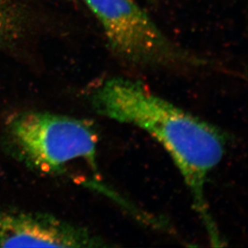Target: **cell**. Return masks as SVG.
Here are the masks:
<instances>
[{"instance_id": "1", "label": "cell", "mask_w": 248, "mask_h": 248, "mask_svg": "<svg viewBox=\"0 0 248 248\" xmlns=\"http://www.w3.org/2000/svg\"><path fill=\"white\" fill-rule=\"evenodd\" d=\"M88 100L97 114L140 128L164 147L184 178L211 245L222 247L205 194L209 173L225 154L226 137L220 129L129 78L107 79L92 89Z\"/></svg>"}, {"instance_id": "2", "label": "cell", "mask_w": 248, "mask_h": 248, "mask_svg": "<svg viewBox=\"0 0 248 248\" xmlns=\"http://www.w3.org/2000/svg\"><path fill=\"white\" fill-rule=\"evenodd\" d=\"M3 134L7 151L40 173H62L78 159L96 170L98 137L87 121L45 111H20L8 117Z\"/></svg>"}, {"instance_id": "3", "label": "cell", "mask_w": 248, "mask_h": 248, "mask_svg": "<svg viewBox=\"0 0 248 248\" xmlns=\"http://www.w3.org/2000/svg\"><path fill=\"white\" fill-rule=\"evenodd\" d=\"M101 24L111 52L140 68L185 70L209 61L173 42L136 0H84Z\"/></svg>"}, {"instance_id": "4", "label": "cell", "mask_w": 248, "mask_h": 248, "mask_svg": "<svg viewBox=\"0 0 248 248\" xmlns=\"http://www.w3.org/2000/svg\"><path fill=\"white\" fill-rule=\"evenodd\" d=\"M89 230L50 214L0 207V247H112Z\"/></svg>"}, {"instance_id": "5", "label": "cell", "mask_w": 248, "mask_h": 248, "mask_svg": "<svg viewBox=\"0 0 248 248\" xmlns=\"http://www.w3.org/2000/svg\"><path fill=\"white\" fill-rule=\"evenodd\" d=\"M30 11L19 0H0V49L16 48L33 29Z\"/></svg>"}]
</instances>
